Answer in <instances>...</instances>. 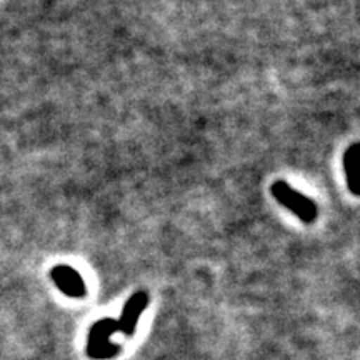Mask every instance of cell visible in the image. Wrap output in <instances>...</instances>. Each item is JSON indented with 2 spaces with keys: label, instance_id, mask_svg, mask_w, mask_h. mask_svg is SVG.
Listing matches in <instances>:
<instances>
[{
  "label": "cell",
  "instance_id": "5",
  "mask_svg": "<svg viewBox=\"0 0 360 360\" xmlns=\"http://www.w3.org/2000/svg\"><path fill=\"white\" fill-rule=\"evenodd\" d=\"M344 172L349 191L359 195L360 193V146L354 142L344 154Z\"/></svg>",
  "mask_w": 360,
  "mask_h": 360
},
{
  "label": "cell",
  "instance_id": "1",
  "mask_svg": "<svg viewBox=\"0 0 360 360\" xmlns=\"http://www.w3.org/2000/svg\"><path fill=\"white\" fill-rule=\"evenodd\" d=\"M119 332L117 319L103 317L90 327L87 339V355L94 360H110L120 354V345L114 344L110 337Z\"/></svg>",
  "mask_w": 360,
  "mask_h": 360
},
{
  "label": "cell",
  "instance_id": "4",
  "mask_svg": "<svg viewBox=\"0 0 360 360\" xmlns=\"http://www.w3.org/2000/svg\"><path fill=\"white\" fill-rule=\"evenodd\" d=\"M148 300H150V297H148L146 290H137L135 294L129 297V300L124 305L122 315H120V319H117L119 330L125 337H132L135 334L139 326V319H141L143 310L147 309Z\"/></svg>",
  "mask_w": 360,
  "mask_h": 360
},
{
  "label": "cell",
  "instance_id": "3",
  "mask_svg": "<svg viewBox=\"0 0 360 360\" xmlns=\"http://www.w3.org/2000/svg\"><path fill=\"white\" fill-rule=\"evenodd\" d=\"M51 278L62 294L72 297V299H80V297H85V294H87V285H85L84 277L70 265H56L51 270Z\"/></svg>",
  "mask_w": 360,
  "mask_h": 360
},
{
  "label": "cell",
  "instance_id": "2",
  "mask_svg": "<svg viewBox=\"0 0 360 360\" xmlns=\"http://www.w3.org/2000/svg\"><path fill=\"white\" fill-rule=\"evenodd\" d=\"M270 192H272L274 199H276L278 204L289 209L295 217H299L305 224L315 222L319 215L317 205L314 204L312 199L305 197L304 193L295 191L294 187L290 186L285 180H277V182L272 184L270 187Z\"/></svg>",
  "mask_w": 360,
  "mask_h": 360
}]
</instances>
